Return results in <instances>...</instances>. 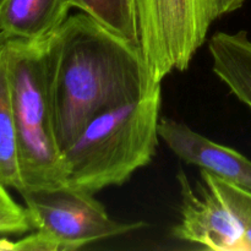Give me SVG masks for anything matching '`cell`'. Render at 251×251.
<instances>
[{"mask_svg":"<svg viewBox=\"0 0 251 251\" xmlns=\"http://www.w3.org/2000/svg\"><path fill=\"white\" fill-rule=\"evenodd\" d=\"M5 47L6 43L0 49V181L9 189L21 194L25 186L20 172Z\"/></svg>","mask_w":251,"mask_h":251,"instance_id":"obj_10","label":"cell"},{"mask_svg":"<svg viewBox=\"0 0 251 251\" xmlns=\"http://www.w3.org/2000/svg\"><path fill=\"white\" fill-rule=\"evenodd\" d=\"M46 54L61 151L96 117L154 88L140 47L82 11L70 15L46 39Z\"/></svg>","mask_w":251,"mask_h":251,"instance_id":"obj_1","label":"cell"},{"mask_svg":"<svg viewBox=\"0 0 251 251\" xmlns=\"http://www.w3.org/2000/svg\"><path fill=\"white\" fill-rule=\"evenodd\" d=\"M180 186V223L172 229L174 238L215 251H242L243 230L217 191L205 181L196 188L183 171Z\"/></svg>","mask_w":251,"mask_h":251,"instance_id":"obj_6","label":"cell"},{"mask_svg":"<svg viewBox=\"0 0 251 251\" xmlns=\"http://www.w3.org/2000/svg\"><path fill=\"white\" fill-rule=\"evenodd\" d=\"M73 5L109 31L140 47L136 20L125 0H73Z\"/></svg>","mask_w":251,"mask_h":251,"instance_id":"obj_11","label":"cell"},{"mask_svg":"<svg viewBox=\"0 0 251 251\" xmlns=\"http://www.w3.org/2000/svg\"><path fill=\"white\" fill-rule=\"evenodd\" d=\"M201 180L217 191L227 203L242 227V251H251V194L203 169H201Z\"/></svg>","mask_w":251,"mask_h":251,"instance_id":"obj_12","label":"cell"},{"mask_svg":"<svg viewBox=\"0 0 251 251\" xmlns=\"http://www.w3.org/2000/svg\"><path fill=\"white\" fill-rule=\"evenodd\" d=\"M6 41H7V39L5 38V37L2 36V34H0V49H1L2 46H4V44L6 43Z\"/></svg>","mask_w":251,"mask_h":251,"instance_id":"obj_15","label":"cell"},{"mask_svg":"<svg viewBox=\"0 0 251 251\" xmlns=\"http://www.w3.org/2000/svg\"><path fill=\"white\" fill-rule=\"evenodd\" d=\"M32 225L25 206L15 201L9 188L0 181V235H25Z\"/></svg>","mask_w":251,"mask_h":251,"instance_id":"obj_13","label":"cell"},{"mask_svg":"<svg viewBox=\"0 0 251 251\" xmlns=\"http://www.w3.org/2000/svg\"><path fill=\"white\" fill-rule=\"evenodd\" d=\"M5 48L24 191L64 185L66 169L55 134L46 39H7Z\"/></svg>","mask_w":251,"mask_h":251,"instance_id":"obj_3","label":"cell"},{"mask_svg":"<svg viewBox=\"0 0 251 251\" xmlns=\"http://www.w3.org/2000/svg\"><path fill=\"white\" fill-rule=\"evenodd\" d=\"M20 195L31 221L32 233L12 242V250L73 251L146 226L141 221L113 220L95 194L68 184L26 190Z\"/></svg>","mask_w":251,"mask_h":251,"instance_id":"obj_5","label":"cell"},{"mask_svg":"<svg viewBox=\"0 0 251 251\" xmlns=\"http://www.w3.org/2000/svg\"><path fill=\"white\" fill-rule=\"evenodd\" d=\"M245 0H135L139 46L152 87L185 71L215 21Z\"/></svg>","mask_w":251,"mask_h":251,"instance_id":"obj_4","label":"cell"},{"mask_svg":"<svg viewBox=\"0 0 251 251\" xmlns=\"http://www.w3.org/2000/svg\"><path fill=\"white\" fill-rule=\"evenodd\" d=\"M125 2H126V5H127V9L130 10V12L132 14V16H134L135 20H136V12H135V0H125Z\"/></svg>","mask_w":251,"mask_h":251,"instance_id":"obj_14","label":"cell"},{"mask_svg":"<svg viewBox=\"0 0 251 251\" xmlns=\"http://www.w3.org/2000/svg\"><path fill=\"white\" fill-rule=\"evenodd\" d=\"M73 0H1L0 34L6 39L41 42L70 16Z\"/></svg>","mask_w":251,"mask_h":251,"instance_id":"obj_8","label":"cell"},{"mask_svg":"<svg viewBox=\"0 0 251 251\" xmlns=\"http://www.w3.org/2000/svg\"><path fill=\"white\" fill-rule=\"evenodd\" d=\"M215 75L251 110V39L247 31L216 32L208 41Z\"/></svg>","mask_w":251,"mask_h":251,"instance_id":"obj_9","label":"cell"},{"mask_svg":"<svg viewBox=\"0 0 251 251\" xmlns=\"http://www.w3.org/2000/svg\"><path fill=\"white\" fill-rule=\"evenodd\" d=\"M0 1H1V0H0Z\"/></svg>","mask_w":251,"mask_h":251,"instance_id":"obj_16","label":"cell"},{"mask_svg":"<svg viewBox=\"0 0 251 251\" xmlns=\"http://www.w3.org/2000/svg\"><path fill=\"white\" fill-rule=\"evenodd\" d=\"M161 86L91 120L63 151L66 184L96 194L126 183L156 154Z\"/></svg>","mask_w":251,"mask_h":251,"instance_id":"obj_2","label":"cell"},{"mask_svg":"<svg viewBox=\"0 0 251 251\" xmlns=\"http://www.w3.org/2000/svg\"><path fill=\"white\" fill-rule=\"evenodd\" d=\"M159 137L176 157L251 194V161L240 152L207 139L186 124L161 119Z\"/></svg>","mask_w":251,"mask_h":251,"instance_id":"obj_7","label":"cell"}]
</instances>
